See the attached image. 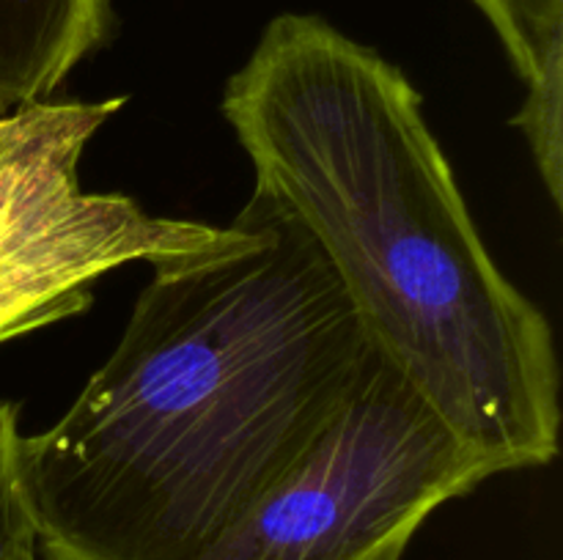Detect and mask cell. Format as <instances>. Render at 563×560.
Returning a JSON list of instances; mask_svg holds the SVG:
<instances>
[{"label": "cell", "mask_w": 563, "mask_h": 560, "mask_svg": "<svg viewBox=\"0 0 563 560\" xmlns=\"http://www.w3.org/2000/svg\"><path fill=\"white\" fill-rule=\"evenodd\" d=\"M236 217L152 267L113 355L20 437L42 560H203L350 393L368 335L322 250L256 190Z\"/></svg>", "instance_id": "6da1fadb"}, {"label": "cell", "mask_w": 563, "mask_h": 560, "mask_svg": "<svg viewBox=\"0 0 563 560\" xmlns=\"http://www.w3.org/2000/svg\"><path fill=\"white\" fill-rule=\"evenodd\" d=\"M223 115L275 203L322 250L368 340L500 472L559 456L544 313L500 272L418 88L322 16L280 14Z\"/></svg>", "instance_id": "7a4b0ae2"}, {"label": "cell", "mask_w": 563, "mask_h": 560, "mask_svg": "<svg viewBox=\"0 0 563 560\" xmlns=\"http://www.w3.org/2000/svg\"><path fill=\"white\" fill-rule=\"evenodd\" d=\"M495 475L368 340L333 421L203 560H401L434 511Z\"/></svg>", "instance_id": "3957f363"}, {"label": "cell", "mask_w": 563, "mask_h": 560, "mask_svg": "<svg viewBox=\"0 0 563 560\" xmlns=\"http://www.w3.org/2000/svg\"><path fill=\"white\" fill-rule=\"evenodd\" d=\"M124 102L47 99L0 113V344L86 311L110 269L203 256L245 234L240 217L225 228L157 217L126 195L82 190V152Z\"/></svg>", "instance_id": "277c9868"}, {"label": "cell", "mask_w": 563, "mask_h": 560, "mask_svg": "<svg viewBox=\"0 0 563 560\" xmlns=\"http://www.w3.org/2000/svg\"><path fill=\"white\" fill-rule=\"evenodd\" d=\"M110 27V0H0V108L47 102Z\"/></svg>", "instance_id": "5b68a950"}, {"label": "cell", "mask_w": 563, "mask_h": 560, "mask_svg": "<svg viewBox=\"0 0 563 560\" xmlns=\"http://www.w3.org/2000/svg\"><path fill=\"white\" fill-rule=\"evenodd\" d=\"M526 82L515 126L526 135L548 195L563 192V0H473Z\"/></svg>", "instance_id": "8992f818"}, {"label": "cell", "mask_w": 563, "mask_h": 560, "mask_svg": "<svg viewBox=\"0 0 563 560\" xmlns=\"http://www.w3.org/2000/svg\"><path fill=\"white\" fill-rule=\"evenodd\" d=\"M20 415L0 401V560L36 549L31 514L20 486Z\"/></svg>", "instance_id": "52a82bcc"}, {"label": "cell", "mask_w": 563, "mask_h": 560, "mask_svg": "<svg viewBox=\"0 0 563 560\" xmlns=\"http://www.w3.org/2000/svg\"><path fill=\"white\" fill-rule=\"evenodd\" d=\"M16 560H42V558H38V549H27V552H22Z\"/></svg>", "instance_id": "ba28073f"}, {"label": "cell", "mask_w": 563, "mask_h": 560, "mask_svg": "<svg viewBox=\"0 0 563 560\" xmlns=\"http://www.w3.org/2000/svg\"><path fill=\"white\" fill-rule=\"evenodd\" d=\"M0 113H5V110H3V108H0Z\"/></svg>", "instance_id": "9c48e42d"}]
</instances>
